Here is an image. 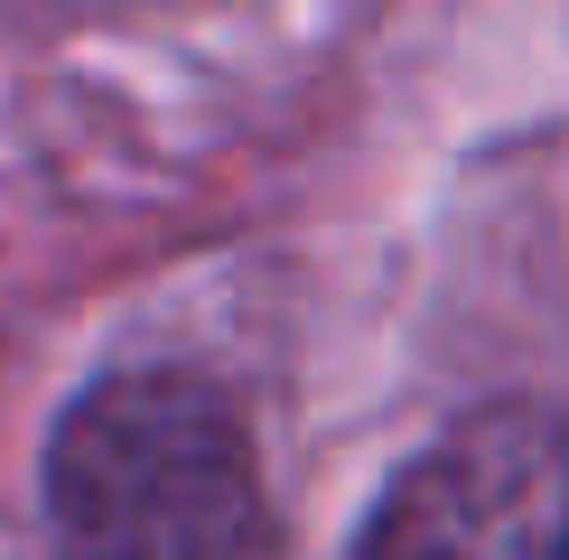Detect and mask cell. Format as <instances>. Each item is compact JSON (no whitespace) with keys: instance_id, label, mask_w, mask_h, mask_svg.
I'll return each mask as SVG.
<instances>
[{"instance_id":"1","label":"cell","mask_w":569,"mask_h":560,"mask_svg":"<svg viewBox=\"0 0 569 560\" xmlns=\"http://www.w3.org/2000/svg\"><path fill=\"white\" fill-rule=\"evenodd\" d=\"M57 560H271V496L243 411L206 373H103L47 439Z\"/></svg>"},{"instance_id":"2","label":"cell","mask_w":569,"mask_h":560,"mask_svg":"<svg viewBox=\"0 0 569 560\" xmlns=\"http://www.w3.org/2000/svg\"><path fill=\"white\" fill-rule=\"evenodd\" d=\"M346 560H569V420L541 402L467 411L383 486Z\"/></svg>"}]
</instances>
